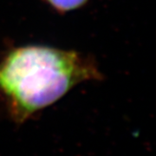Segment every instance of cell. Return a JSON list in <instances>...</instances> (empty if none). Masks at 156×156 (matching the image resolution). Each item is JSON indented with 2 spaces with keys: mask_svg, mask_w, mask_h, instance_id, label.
<instances>
[{
  "mask_svg": "<svg viewBox=\"0 0 156 156\" xmlns=\"http://www.w3.org/2000/svg\"><path fill=\"white\" fill-rule=\"evenodd\" d=\"M102 78L95 60L75 50L23 45L0 59V94L18 122L54 104L79 84Z\"/></svg>",
  "mask_w": 156,
  "mask_h": 156,
  "instance_id": "6da1fadb",
  "label": "cell"
},
{
  "mask_svg": "<svg viewBox=\"0 0 156 156\" xmlns=\"http://www.w3.org/2000/svg\"><path fill=\"white\" fill-rule=\"evenodd\" d=\"M45 5L59 14L76 11L87 5L89 0H42Z\"/></svg>",
  "mask_w": 156,
  "mask_h": 156,
  "instance_id": "7a4b0ae2",
  "label": "cell"
}]
</instances>
